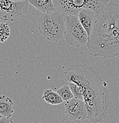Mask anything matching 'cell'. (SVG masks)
Listing matches in <instances>:
<instances>
[{
    "mask_svg": "<svg viewBox=\"0 0 119 123\" xmlns=\"http://www.w3.org/2000/svg\"><path fill=\"white\" fill-rule=\"evenodd\" d=\"M77 17L79 22L89 36L97 21L95 12L91 9H83L79 11Z\"/></svg>",
    "mask_w": 119,
    "mask_h": 123,
    "instance_id": "obj_8",
    "label": "cell"
},
{
    "mask_svg": "<svg viewBox=\"0 0 119 123\" xmlns=\"http://www.w3.org/2000/svg\"><path fill=\"white\" fill-rule=\"evenodd\" d=\"M0 123H14L13 121L10 118L4 117H2V118H0Z\"/></svg>",
    "mask_w": 119,
    "mask_h": 123,
    "instance_id": "obj_15",
    "label": "cell"
},
{
    "mask_svg": "<svg viewBox=\"0 0 119 123\" xmlns=\"http://www.w3.org/2000/svg\"><path fill=\"white\" fill-rule=\"evenodd\" d=\"M42 99L50 105H59L63 102L57 92H55L52 89H45L43 92Z\"/></svg>",
    "mask_w": 119,
    "mask_h": 123,
    "instance_id": "obj_11",
    "label": "cell"
},
{
    "mask_svg": "<svg viewBox=\"0 0 119 123\" xmlns=\"http://www.w3.org/2000/svg\"><path fill=\"white\" fill-rule=\"evenodd\" d=\"M2 116L1 115H0V118H2Z\"/></svg>",
    "mask_w": 119,
    "mask_h": 123,
    "instance_id": "obj_17",
    "label": "cell"
},
{
    "mask_svg": "<svg viewBox=\"0 0 119 123\" xmlns=\"http://www.w3.org/2000/svg\"><path fill=\"white\" fill-rule=\"evenodd\" d=\"M0 20H1V19H0Z\"/></svg>",
    "mask_w": 119,
    "mask_h": 123,
    "instance_id": "obj_18",
    "label": "cell"
},
{
    "mask_svg": "<svg viewBox=\"0 0 119 123\" xmlns=\"http://www.w3.org/2000/svg\"><path fill=\"white\" fill-rule=\"evenodd\" d=\"M10 36V29L8 24L0 23V43H3Z\"/></svg>",
    "mask_w": 119,
    "mask_h": 123,
    "instance_id": "obj_13",
    "label": "cell"
},
{
    "mask_svg": "<svg viewBox=\"0 0 119 123\" xmlns=\"http://www.w3.org/2000/svg\"><path fill=\"white\" fill-rule=\"evenodd\" d=\"M56 11L67 15H76L83 9L95 12L97 20L107 8L108 0H53Z\"/></svg>",
    "mask_w": 119,
    "mask_h": 123,
    "instance_id": "obj_4",
    "label": "cell"
},
{
    "mask_svg": "<svg viewBox=\"0 0 119 123\" xmlns=\"http://www.w3.org/2000/svg\"><path fill=\"white\" fill-rule=\"evenodd\" d=\"M29 4L42 13L56 11L53 0H27Z\"/></svg>",
    "mask_w": 119,
    "mask_h": 123,
    "instance_id": "obj_10",
    "label": "cell"
},
{
    "mask_svg": "<svg viewBox=\"0 0 119 123\" xmlns=\"http://www.w3.org/2000/svg\"><path fill=\"white\" fill-rule=\"evenodd\" d=\"M29 4L28 1L0 0V19L4 21H16L27 13Z\"/></svg>",
    "mask_w": 119,
    "mask_h": 123,
    "instance_id": "obj_6",
    "label": "cell"
},
{
    "mask_svg": "<svg viewBox=\"0 0 119 123\" xmlns=\"http://www.w3.org/2000/svg\"><path fill=\"white\" fill-rule=\"evenodd\" d=\"M69 86L71 91L72 92L73 95H74V98H77V99H79L84 100L83 90L81 86L74 82H69Z\"/></svg>",
    "mask_w": 119,
    "mask_h": 123,
    "instance_id": "obj_14",
    "label": "cell"
},
{
    "mask_svg": "<svg viewBox=\"0 0 119 123\" xmlns=\"http://www.w3.org/2000/svg\"><path fill=\"white\" fill-rule=\"evenodd\" d=\"M14 112V105L11 98L5 95L0 96V115L10 118Z\"/></svg>",
    "mask_w": 119,
    "mask_h": 123,
    "instance_id": "obj_9",
    "label": "cell"
},
{
    "mask_svg": "<svg viewBox=\"0 0 119 123\" xmlns=\"http://www.w3.org/2000/svg\"><path fill=\"white\" fill-rule=\"evenodd\" d=\"M65 113L68 120L78 123L88 118V112L84 100L73 98L65 104Z\"/></svg>",
    "mask_w": 119,
    "mask_h": 123,
    "instance_id": "obj_7",
    "label": "cell"
},
{
    "mask_svg": "<svg viewBox=\"0 0 119 123\" xmlns=\"http://www.w3.org/2000/svg\"><path fill=\"white\" fill-rule=\"evenodd\" d=\"M64 36L67 43L75 47L87 45L88 41L87 33L76 15H65Z\"/></svg>",
    "mask_w": 119,
    "mask_h": 123,
    "instance_id": "obj_5",
    "label": "cell"
},
{
    "mask_svg": "<svg viewBox=\"0 0 119 123\" xmlns=\"http://www.w3.org/2000/svg\"><path fill=\"white\" fill-rule=\"evenodd\" d=\"M12 1H27V0H12Z\"/></svg>",
    "mask_w": 119,
    "mask_h": 123,
    "instance_id": "obj_16",
    "label": "cell"
},
{
    "mask_svg": "<svg viewBox=\"0 0 119 123\" xmlns=\"http://www.w3.org/2000/svg\"><path fill=\"white\" fill-rule=\"evenodd\" d=\"M89 53L111 58L119 55V4L109 1L104 13L96 21L87 44Z\"/></svg>",
    "mask_w": 119,
    "mask_h": 123,
    "instance_id": "obj_2",
    "label": "cell"
},
{
    "mask_svg": "<svg viewBox=\"0 0 119 123\" xmlns=\"http://www.w3.org/2000/svg\"><path fill=\"white\" fill-rule=\"evenodd\" d=\"M65 14L57 11L43 13L37 19L40 33L48 40L57 43L65 33Z\"/></svg>",
    "mask_w": 119,
    "mask_h": 123,
    "instance_id": "obj_3",
    "label": "cell"
},
{
    "mask_svg": "<svg viewBox=\"0 0 119 123\" xmlns=\"http://www.w3.org/2000/svg\"><path fill=\"white\" fill-rule=\"evenodd\" d=\"M66 82L81 86L88 112V119L94 123H100L106 117L111 104L107 84L93 66L87 64L71 65L63 72Z\"/></svg>",
    "mask_w": 119,
    "mask_h": 123,
    "instance_id": "obj_1",
    "label": "cell"
},
{
    "mask_svg": "<svg viewBox=\"0 0 119 123\" xmlns=\"http://www.w3.org/2000/svg\"><path fill=\"white\" fill-rule=\"evenodd\" d=\"M57 93L60 95V97L62 98L63 101L67 102L69 101L73 98H74V96L72 92L71 88L69 86L65 85L63 86L57 90Z\"/></svg>",
    "mask_w": 119,
    "mask_h": 123,
    "instance_id": "obj_12",
    "label": "cell"
}]
</instances>
